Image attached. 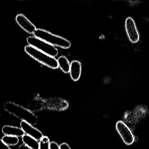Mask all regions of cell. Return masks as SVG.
Here are the masks:
<instances>
[{
	"label": "cell",
	"mask_w": 149,
	"mask_h": 149,
	"mask_svg": "<svg viewBox=\"0 0 149 149\" xmlns=\"http://www.w3.org/2000/svg\"><path fill=\"white\" fill-rule=\"evenodd\" d=\"M3 107L5 110L9 114L32 125H35L38 123V117L33 112L19 104L13 102H8L4 104Z\"/></svg>",
	"instance_id": "obj_1"
},
{
	"label": "cell",
	"mask_w": 149,
	"mask_h": 149,
	"mask_svg": "<svg viewBox=\"0 0 149 149\" xmlns=\"http://www.w3.org/2000/svg\"><path fill=\"white\" fill-rule=\"evenodd\" d=\"M33 35L56 47H58L67 49L69 48L71 46V42L67 39L41 29H37Z\"/></svg>",
	"instance_id": "obj_2"
},
{
	"label": "cell",
	"mask_w": 149,
	"mask_h": 149,
	"mask_svg": "<svg viewBox=\"0 0 149 149\" xmlns=\"http://www.w3.org/2000/svg\"><path fill=\"white\" fill-rule=\"evenodd\" d=\"M25 51L29 56L48 68L53 69L59 68L57 60L55 57L29 45L25 47Z\"/></svg>",
	"instance_id": "obj_3"
},
{
	"label": "cell",
	"mask_w": 149,
	"mask_h": 149,
	"mask_svg": "<svg viewBox=\"0 0 149 149\" xmlns=\"http://www.w3.org/2000/svg\"><path fill=\"white\" fill-rule=\"evenodd\" d=\"M27 42L29 46H32L53 57H55L58 55V50L56 47L36 36H29L27 39Z\"/></svg>",
	"instance_id": "obj_4"
},
{
	"label": "cell",
	"mask_w": 149,
	"mask_h": 149,
	"mask_svg": "<svg viewBox=\"0 0 149 149\" xmlns=\"http://www.w3.org/2000/svg\"><path fill=\"white\" fill-rule=\"evenodd\" d=\"M116 129L125 144L130 145L133 143L135 140L133 133L123 121H118L116 123Z\"/></svg>",
	"instance_id": "obj_5"
},
{
	"label": "cell",
	"mask_w": 149,
	"mask_h": 149,
	"mask_svg": "<svg viewBox=\"0 0 149 149\" xmlns=\"http://www.w3.org/2000/svg\"><path fill=\"white\" fill-rule=\"evenodd\" d=\"M125 29L128 39L131 43H136L139 41V33L135 21L131 17H128L125 20Z\"/></svg>",
	"instance_id": "obj_6"
},
{
	"label": "cell",
	"mask_w": 149,
	"mask_h": 149,
	"mask_svg": "<svg viewBox=\"0 0 149 149\" xmlns=\"http://www.w3.org/2000/svg\"><path fill=\"white\" fill-rule=\"evenodd\" d=\"M15 20L18 25L28 33L33 34L37 30L36 26L24 15H18L15 18Z\"/></svg>",
	"instance_id": "obj_7"
},
{
	"label": "cell",
	"mask_w": 149,
	"mask_h": 149,
	"mask_svg": "<svg viewBox=\"0 0 149 149\" xmlns=\"http://www.w3.org/2000/svg\"><path fill=\"white\" fill-rule=\"evenodd\" d=\"M20 126L25 134L34 138L38 141H40L43 137V134L40 130L33 127V125L27 122L22 121L20 123Z\"/></svg>",
	"instance_id": "obj_8"
},
{
	"label": "cell",
	"mask_w": 149,
	"mask_h": 149,
	"mask_svg": "<svg viewBox=\"0 0 149 149\" xmlns=\"http://www.w3.org/2000/svg\"><path fill=\"white\" fill-rule=\"evenodd\" d=\"M2 132L4 135L14 136L18 137H22L25 135V132L21 128L12 125H6L3 126Z\"/></svg>",
	"instance_id": "obj_9"
},
{
	"label": "cell",
	"mask_w": 149,
	"mask_h": 149,
	"mask_svg": "<svg viewBox=\"0 0 149 149\" xmlns=\"http://www.w3.org/2000/svg\"><path fill=\"white\" fill-rule=\"evenodd\" d=\"M81 70V64L80 61H74L71 62L70 74L71 79L73 81H76L80 79Z\"/></svg>",
	"instance_id": "obj_10"
},
{
	"label": "cell",
	"mask_w": 149,
	"mask_h": 149,
	"mask_svg": "<svg viewBox=\"0 0 149 149\" xmlns=\"http://www.w3.org/2000/svg\"><path fill=\"white\" fill-rule=\"evenodd\" d=\"M23 144L32 149H39L40 142L29 135L25 134L22 137Z\"/></svg>",
	"instance_id": "obj_11"
},
{
	"label": "cell",
	"mask_w": 149,
	"mask_h": 149,
	"mask_svg": "<svg viewBox=\"0 0 149 149\" xmlns=\"http://www.w3.org/2000/svg\"><path fill=\"white\" fill-rule=\"evenodd\" d=\"M57 60L59 68H61L62 71L66 74L70 73L71 63H70L68 58L64 56H61Z\"/></svg>",
	"instance_id": "obj_12"
},
{
	"label": "cell",
	"mask_w": 149,
	"mask_h": 149,
	"mask_svg": "<svg viewBox=\"0 0 149 149\" xmlns=\"http://www.w3.org/2000/svg\"><path fill=\"white\" fill-rule=\"evenodd\" d=\"M1 141L8 146H14L18 144L19 143V137L14 136L5 135L2 137Z\"/></svg>",
	"instance_id": "obj_13"
},
{
	"label": "cell",
	"mask_w": 149,
	"mask_h": 149,
	"mask_svg": "<svg viewBox=\"0 0 149 149\" xmlns=\"http://www.w3.org/2000/svg\"><path fill=\"white\" fill-rule=\"evenodd\" d=\"M49 138L47 136H43V137L40 141V148L39 149H51Z\"/></svg>",
	"instance_id": "obj_14"
},
{
	"label": "cell",
	"mask_w": 149,
	"mask_h": 149,
	"mask_svg": "<svg viewBox=\"0 0 149 149\" xmlns=\"http://www.w3.org/2000/svg\"><path fill=\"white\" fill-rule=\"evenodd\" d=\"M51 149H60L59 145L54 141H52L50 144Z\"/></svg>",
	"instance_id": "obj_15"
},
{
	"label": "cell",
	"mask_w": 149,
	"mask_h": 149,
	"mask_svg": "<svg viewBox=\"0 0 149 149\" xmlns=\"http://www.w3.org/2000/svg\"><path fill=\"white\" fill-rule=\"evenodd\" d=\"M60 149H71L69 145L66 143H62L59 146Z\"/></svg>",
	"instance_id": "obj_16"
},
{
	"label": "cell",
	"mask_w": 149,
	"mask_h": 149,
	"mask_svg": "<svg viewBox=\"0 0 149 149\" xmlns=\"http://www.w3.org/2000/svg\"><path fill=\"white\" fill-rule=\"evenodd\" d=\"M0 149H12L9 146L3 143L1 140L0 142Z\"/></svg>",
	"instance_id": "obj_17"
},
{
	"label": "cell",
	"mask_w": 149,
	"mask_h": 149,
	"mask_svg": "<svg viewBox=\"0 0 149 149\" xmlns=\"http://www.w3.org/2000/svg\"><path fill=\"white\" fill-rule=\"evenodd\" d=\"M19 149H32L31 148H29L28 146H27L26 145L24 144L20 145V146H19Z\"/></svg>",
	"instance_id": "obj_18"
}]
</instances>
